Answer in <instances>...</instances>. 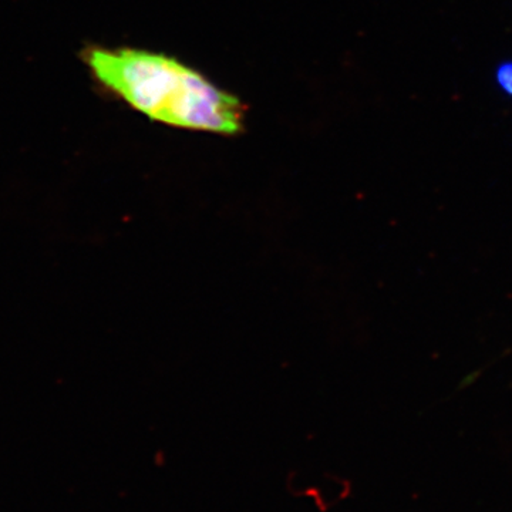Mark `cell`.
Segmentation results:
<instances>
[{
	"label": "cell",
	"instance_id": "6da1fadb",
	"mask_svg": "<svg viewBox=\"0 0 512 512\" xmlns=\"http://www.w3.org/2000/svg\"><path fill=\"white\" fill-rule=\"evenodd\" d=\"M83 57L104 89L148 119L222 136L244 127L241 101L174 57L104 47H90Z\"/></svg>",
	"mask_w": 512,
	"mask_h": 512
},
{
	"label": "cell",
	"instance_id": "7a4b0ae2",
	"mask_svg": "<svg viewBox=\"0 0 512 512\" xmlns=\"http://www.w3.org/2000/svg\"><path fill=\"white\" fill-rule=\"evenodd\" d=\"M498 86L501 87L504 93L512 97V62L501 64L495 74Z\"/></svg>",
	"mask_w": 512,
	"mask_h": 512
}]
</instances>
